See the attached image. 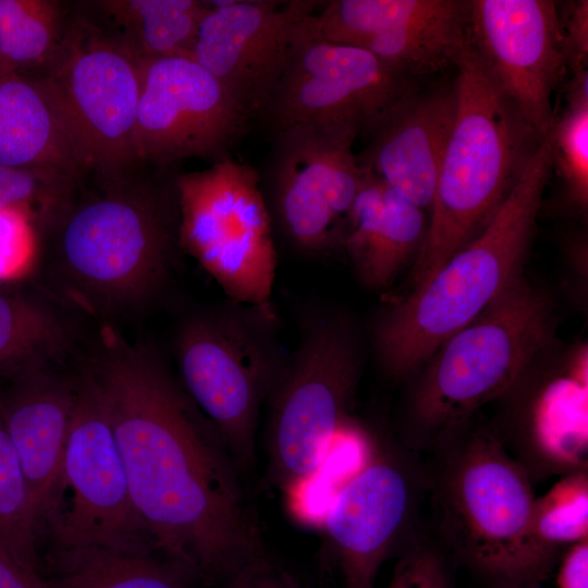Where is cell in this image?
<instances>
[{
  "instance_id": "1",
  "label": "cell",
  "mask_w": 588,
  "mask_h": 588,
  "mask_svg": "<svg viewBox=\"0 0 588 588\" xmlns=\"http://www.w3.org/2000/svg\"><path fill=\"white\" fill-rule=\"evenodd\" d=\"M84 370L101 399L133 504L156 548L218 584L267 556L242 470L161 355L103 324Z\"/></svg>"
},
{
  "instance_id": "2",
  "label": "cell",
  "mask_w": 588,
  "mask_h": 588,
  "mask_svg": "<svg viewBox=\"0 0 588 588\" xmlns=\"http://www.w3.org/2000/svg\"><path fill=\"white\" fill-rule=\"evenodd\" d=\"M53 228L46 287L54 301L95 316L142 310L163 293L183 253L176 177L105 184L74 198Z\"/></svg>"
},
{
  "instance_id": "3",
  "label": "cell",
  "mask_w": 588,
  "mask_h": 588,
  "mask_svg": "<svg viewBox=\"0 0 588 588\" xmlns=\"http://www.w3.org/2000/svg\"><path fill=\"white\" fill-rule=\"evenodd\" d=\"M428 456V528L449 559L492 588L540 585L564 551L536 537L532 480L489 424L475 418Z\"/></svg>"
},
{
  "instance_id": "4",
  "label": "cell",
  "mask_w": 588,
  "mask_h": 588,
  "mask_svg": "<svg viewBox=\"0 0 588 588\" xmlns=\"http://www.w3.org/2000/svg\"><path fill=\"white\" fill-rule=\"evenodd\" d=\"M552 131L486 229L421 286L380 308L369 343L381 375L405 382L450 335L524 275L552 171Z\"/></svg>"
},
{
  "instance_id": "5",
  "label": "cell",
  "mask_w": 588,
  "mask_h": 588,
  "mask_svg": "<svg viewBox=\"0 0 588 588\" xmlns=\"http://www.w3.org/2000/svg\"><path fill=\"white\" fill-rule=\"evenodd\" d=\"M556 331L551 293L523 275L404 382L397 439L420 455L442 446L511 388Z\"/></svg>"
},
{
  "instance_id": "6",
  "label": "cell",
  "mask_w": 588,
  "mask_h": 588,
  "mask_svg": "<svg viewBox=\"0 0 588 588\" xmlns=\"http://www.w3.org/2000/svg\"><path fill=\"white\" fill-rule=\"evenodd\" d=\"M455 69L454 123L408 291L425 284L486 229L544 138L501 91L469 45Z\"/></svg>"
},
{
  "instance_id": "7",
  "label": "cell",
  "mask_w": 588,
  "mask_h": 588,
  "mask_svg": "<svg viewBox=\"0 0 588 588\" xmlns=\"http://www.w3.org/2000/svg\"><path fill=\"white\" fill-rule=\"evenodd\" d=\"M364 360V335L348 311L322 303L301 311L297 344L265 406L267 471L291 500L319 474L352 419Z\"/></svg>"
},
{
  "instance_id": "8",
  "label": "cell",
  "mask_w": 588,
  "mask_h": 588,
  "mask_svg": "<svg viewBox=\"0 0 588 588\" xmlns=\"http://www.w3.org/2000/svg\"><path fill=\"white\" fill-rule=\"evenodd\" d=\"M287 353L271 299L230 298L187 316L175 336L180 382L241 470L255 463L259 417Z\"/></svg>"
},
{
  "instance_id": "9",
  "label": "cell",
  "mask_w": 588,
  "mask_h": 588,
  "mask_svg": "<svg viewBox=\"0 0 588 588\" xmlns=\"http://www.w3.org/2000/svg\"><path fill=\"white\" fill-rule=\"evenodd\" d=\"M362 462L321 519L344 588H375L382 564L422 529L428 473L422 455L396 437L359 424Z\"/></svg>"
},
{
  "instance_id": "10",
  "label": "cell",
  "mask_w": 588,
  "mask_h": 588,
  "mask_svg": "<svg viewBox=\"0 0 588 588\" xmlns=\"http://www.w3.org/2000/svg\"><path fill=\"white\" fill-rule=\"evenodd\" d=\"M180 245L226 298L271 299L278 254L272 218L257 171L231 156L176 176Z\"/></svg>"
},
{
  "instance_id": "11",
  "label": "cell",
  "mask_w": 588,
  "mask_h": 588,
  "mask_svg": "<svg viewBox=\"0 0 588 588\" xmlns=\"http://www.w3.org/2000/svg\"><path fill=\"white\" fill-rule=\"evenodd\" d=\"M142 64L109 32L85 20L64 27L39 77L69 125L89 170L103 184L130 180Z\"/></svg>"
},
{
  "instance_id": "12",
  "label": "cell",
  "mask_w": 588,
  "mask_h": 588,
  "mask_svg": "<svg viewBox=\"0 0 588 588\" xmlns=\"http://www.w3.org/2000/svg\"><path fill=\"white\" fill-rule=\"evenodd\" d=\"M42 523L56 549L158 550L133 504L112 427L84 368L75 377L59 481Z\"/></svg>"
},
{
  "instance_id": "13",
  "label": "cell",
  "mask_w": 588,
  "mask_h": 588,
  "mask_svg": "<svg viewBox=\"0 0 588 588\" xmlns=\"http://www.w3.org/2000/svg\"><path fill=\"white\" fill-rule=\"evenodd\" d=\"M357 131L335 122H304L272 132L262 189L287 244L308 257L341 252L366 171L353 144Z\"/></svg>"
},
{
  "instance_id": "14",
  "label": "cell",
  "mask_w": 588,
  "mask_h": 588,
  "mask_svg": "<svg viewBox=\"0 0 588 588\" xmlns=\"http://www.w3.org/2000/svg\"><path fill=\"white\" fill-rule=\"evenodd\" d=\"M417 81L370 51L327 40L315 14L301 24L261 118L273 131L335 122L368 134Z\"/></svg>"
},
{
  "instance_id": "15",
  "label": "cell",
  "mask_w": 588,
  "mask_h": 588,
  "mask_svg": "<svg viewBox=\"0 0 588 588\" xmlns=\"http://www.w3.org/2000/svg\"><path fill=\"white\" fill-rule=\"evenodd\" d=\"M586 342L542 350L497 401L489 424L531 480L587 469Z\"/></svg>"
},
{
  "instance_id": "16",
  "label": "cell",
  "mask_w": 588,
  "mask_h": 588,
  "mask_svg": "<svg viewBox=\"0 0 588 588\" xmlns=\"http://www.w3.org/2000/svg\"><path fill=\"white\" fill-rule=\"evenodd\" d=\"M140 64L137 161L166 167L191 157H230L252 120L218 79L188 54Z\"/></svg>"
},
{
  "instance_id": "17",
  "label": "cell",
  "mask_w": 588,
  "mask_h": 588,
  "mask_svg": "<svg viewBox=\"0 0 588 588\" xmlns=\"http://www.w3.org/2000/svg\"><path fill=\"white\" fill-rule=\"evenodd\" d=\"M467 38L497 86L546 137L567 69L558 2L467 0Z\"/></svg>"
},
{
  "instance_id": "18",
  "label": "cell",
  "mask_w": 588,
  "mask_h": 588,
  "mask_svg": "<svg viewBox=\"0 0 588 588\" xmlns=\"http://www.w3.org/2000/svg\"><path fill=\"white\" fill-rule=\"evenodd\" d=\"M188 56L253 119H261L315 1H207Z\"/></svg>"
},
{
  "instance_id": "19",
  "label": "cell",
  "mask_w": 588,
  "mask_h": 588,
  "mask_svg": "<svg viewBox=\"0 0 588 588\" xmlns=\"http://www.w3.org/2000/svg\"><path fill=\"white\" fill-rule=\"evenodd\" d=\"M456 83L415 85L382 115L357 155L359 166L395 193L430 210L456 112Z\"/></svg>"
},
{
  "instance_id": "20",
  "label": "cell",
  "mask_w": 588,
  "mask_h": 588,
  "mask_svg": "<svg viewBox=\"0 0 588 588\" xmlns=\"http://www.w3.org/2000/svg\"><path fill=\"white\" fill-rule=\"evenodd\" d=\"M11 381L0 392V414L26 479L38 530L59 481L75 400V377L47 366Z\"/></svg>"
},
{
  "instance_id": "21",
  "label": "cell",
  "mask_w": 588,
  "mask_h": 588,
  "mask_svg": "<svg viewBox=\"0 0 588 588\" xmlns=\"http://www.w3.org/2000/svg\"><path fill=\"white\" fill-rule=\"evenodd\" d=\"M427 226L426 210L366 171L348 216L341 252L365 287L381 291L409 264L413 267Z\"/></svg>"
},
{
  "instance_id": "22",
  "label": "cell",
  "mask_w": 588,
  "mask_h": 588,
  "mask_svg": "<svg viewBox=\"0 0 588 588\" xmlns=\"http://www.w3.org/2000/svg\"><path fill=\"white\" fill-rule=\"evenodd\" d=\"M0 163L54 170L75 180L89 170L42 82L1 69Z\"/></svg>"
},
{
  "instance_id": "23",
  "label": "cell",
  "mask_w": 588,
  "mask_h": 588,
  "mask_svg": "<svg viewBox=\"0 0 588 588\" xmlns=\"http://www.w3.org/2000/svg\"><path fill=\"white\" fill-rule=\"evenodd\" d=\"M155 551L123 552L100 547L56 549L49 558L52 588H187L191 572Z\"/></svg>"
},
{
  "instance_id": "24",
  "label": "cell",
  "mask_w": 588,
  "mask_h": 588,
  "mask_svg": "<svg viewBox=\"0 0 588 588\" xmlns=\"http://www.w3.org/2000/svg\"><path fill=\"white\" fill-rule=\"evenodd\" d=\"M93 4L111 22L110 33L137 60L189 54L208 9L198 0H101Z\"/></svg>"
},
{
  "instance_id": "25",
  "label": "cell",
  "mask_w": 588,
  "mask_h": 588,
  "mask_svg": "<svg viewBox=\"0 0 588 588\" xmlns=\"http://www.w3.org/2000/svg\"><path fill=\"white\" fill-rule=\"evenodd\" d=\"M72 336L48 297L0 291V377L51 366L66 354Z\"/></svg>"
},
{
  "instance_id": "26",
  "label": "cell",
  "mask_w": 588,
  "mask_h": 588,
  "mask_svg": "<svg viewBox=\"0 0 588 588\" xmlns=\"http://www.w3.org/2000/svg\"><path fill=\"white\" fill-rule=\"evenodd\" d=\"M468 44L467 0L454 13L409 23L370 39L364 48L412 78L456 65Z\"/></svg>"
},
{
  "instance_id": "27",
  "label": "cell",
  "mask_w": 588,
  "mask_h": 588,
  "mask_svg": "<svg viewBox=\"0 0 588 588\" xmlns=\"http://www.w3.org/2000/svg\"><path fill=\"white\" fill-rule=\"evenodd\" d=\"M463 4L461 0H333L315 20L327 40L362 47L409 23L454 13Z\"/></svg>"
},
{
  "instance_id": "28",
  "label": "cell",
  "mask_w": 588,
  "mask_h": 588,
  "mask_svg": "<svg viewBox=\"0 0 588 588\" xmlns=\"http://www.w3.org/2000/svg\"><path fill=\"white\" fill-rule=\"evenodd\" d=\"M56 1L0 0V69L45 68L64 32Z\"/></svg>"
},
{
  "instance_id": "29",
  "label": "cell",
  "mask_w": 588,
  "mask_h": 588,
  "mask_svg": "<svg viewBox=\"0 0 588 588\" xmlns=\"http://www.w3.org/2000/svg\"><path fill=\"white\" fill-rule=\"evenodd\" d=\"M567 105L552 124V170L563 187L566 206L580 216L588 208V72L573 74Z\"/></svg>"
},
{
  "instance_id": "30",
  "label": "cell",
  "mask_w": 588,
  "mask_h": 588,
  "mask_svg": "<svg viewBox=\"0 0 588 588\" xmlns=\"http://www.w3.org/2000/svg\"><path fill=\"white\" fill-rule=\"evenodd\" d=\"M37 524L26 479L0 414V543L38 571Z\"/></svg>"
},
{
  "instance_id": "31",
  "label": "cell",
  "mask_w": 588,
  "mask_h": 588,
  "mask_svg": "<svg viewBox=\"0 0 588 588\" xmlns=\"http://www.w3.org/2000/svg\"><path fill=\"white\" fill-rule=\"evenodd\" d=\"M76 180L49 169L0 163V210L19 209L36 226L53 228L75 198Z\"/></svg>"
},
{
  "instance_id": "32",
  "label": "cell",
  "mask_w": 588,
  "mask_h": 588,
  "mask_svg": "<svg viewBox=\"0 0 588 588\" xmlns=\"http://www.w3.org/2000/svg\"><path fill=\"white\" fill-rule=\"evenodd\" d=\"M532 527L544 546L563 548L588 539V471L563 475L535 499Z\"/></svg>"
},
{
  "instance_id": "33",
  "label": "cell",
  "mask_w": 588,
  "mask_h": 588,
  "mask_svg": "<svg viewBox=\"0 0 588 588\" xmlns=\"http://www.w3.org/2000/svg\"><path fill=\"white\" fill-rule=\"evenodd\" d=\"M449 556L425 526L399 553L383 588H451Z\"/></svg>"
},
{
  "instance_id": "34",
  "label": "cell",
  "mask_w": 588,
  "mask_h": 588,
  "mask_svg": "<svg viewBox=\"0 0 588 588\" xmlns=\"http://www.w3.org/2000/svg\"><path fill=\"white\" fill-rule=\"evenodd\" d=\"M38 257L36 224L25 211L0 210V282L27 275Z\"/></svg>"
},
{
  "instance_id": "35",
  "label": "cell",
  "mask_w": 588,
  "mask_h": 588,
  "mask_svg": "<svg viewBox=\"0 0 588 588\" xmlns=\"http://www.w3.org/2000/svg\"><path fill=\"white\" fill-rule=\"evenodd\" d=\"M566 65L573 74L587 70L588 1H567L559 11Z\"/></svg>"
},
{
  "instance_id": "36",
  "label": "cell",
  "mask_w": 588,
  "mask_h": 588,
  "mask_svg": "<svg viewBox=\"0 0 588 588\" xmlns=\"http://www.w3.org/2000/svg\"><path fill=\"white\" fill-rule=\"evenodd\" d=\"M221 588H303L299 583L267 555L223 583Z\"/></svg>"
},
{
  "instance_id": "37",
  "label": "cell",
  "mask_w": 588,
  "mask_h": 588,
  "mask_svg": "<svg viewBox=\"0 0 588 588\" xmlns=\"http://www.w3.org/2000/svg\"><path fill=\"white\" fill-rule=\"evenodd\" d=\"M556 584L558 588H588V539L564 550Z\"/></svg>"
},
{
  "instance_id": "38",
  "label": "cell",
  "mask_w": 588,
  "mask_h": 588,
  "mask_svg": "<svg viewBox=\"0 0 588 588\" xmlns=\"http://www.w3.org/2000/svg\"><path fill=\"white\" fill-rule=\"evenodd\" d=\"M0 588H52L38 571L21 563L0 543Z\"/></svg>"
},
{
  "instance_id": "39",
  "label": "cell",
  "mask_w": 588,
  "mask_h": 588,
  "mask_svg": "<svg viewBox=\"0 0 588 588\" xmlns=\"http://www.w3.org/2000/svg\"><path fill=\"white\" fill-rule=\"evenodd\" d=\"M524 588H540V585H532V586H527V587H524Z\"/></svg>"
}]
</instances>
